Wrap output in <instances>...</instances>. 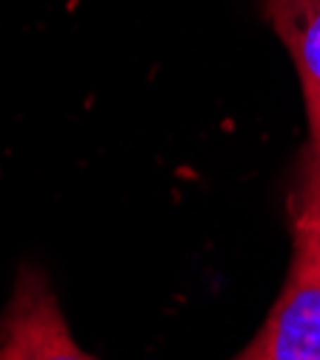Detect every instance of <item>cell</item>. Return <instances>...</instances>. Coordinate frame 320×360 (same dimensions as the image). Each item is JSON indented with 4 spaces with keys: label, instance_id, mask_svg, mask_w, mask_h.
<instances>
[{
    "label": "cell",
    "instance_id": "cell-2",
    "mask_svg": "<svg viewBox=\"0 0 320 360\" xmlns=\"http://www.w3.org/2000/svg\"><path fill=\"white\" fill-rule=\"evenodd\" d=\"M0 360H98L72 338L58 297L37 269L26 266L18 275L0 314Z\"/></svg>",
    "mask_w": 320,
    "mask_h": 360
},
{
    "label": "cell",
    "instance_id": "cell-1",
    "mask_svg": "<svg viewBox=\"0 0 320 360\" xmlns=\"http://www.w3.org/2000/svg\"><path fill=\"white\" fill-rule=\"evenodd\" d=\"M292 243L289 278L266 323L235 360H320V243Z\"/></svg>",
    "mask_w": 320,
    "mask_h": 360
},
{
    "label": "cell",
    "instance_id": "cell-3",
    "mask_svg": "<svg viewBox=\"0 0 320 360\" xmlns=\"http://www.w3.org/2000/svg\"><path fill=\"white\" fill-rule=\"evenodd\" d=\"M266 18L289 49L309 117V152L320 158V0H263Z\"/></svg>",
    "mask_w": 320,
    "mask_h": 360
},
{
    "label": "cell",
    "instance_id": "cell-4",
    "mask_svg": "<svg viewBox=\"0 0 320 360\" xmlns=\"http://www.w3.org/2000/svg\"><path fill=\"white\" fill-rule=\"evenodd\" d=\"M292 238L320 243V158L306 149L297 180L289 195Z\"/></svg>",
    "mask_w": 320,
    "mask_h": 360
}]
</instances>
